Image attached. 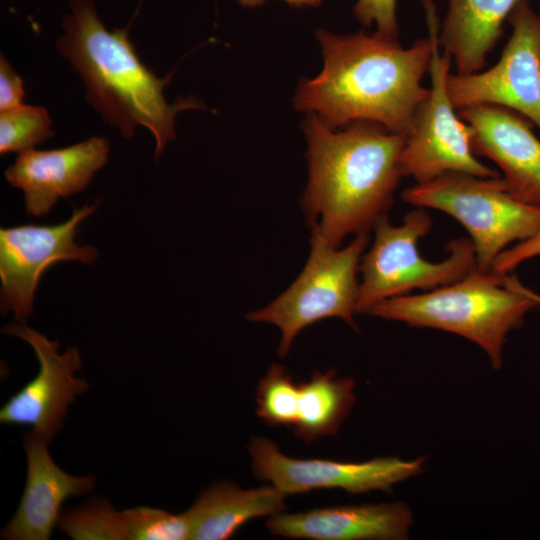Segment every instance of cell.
<instances>
[{
    "label": "cell",
    "mask_w": 540,
    "mask_h": 540,
    "mask_svg": "<svg viewBox=\"0 0 540 540\" xmlns=\"http://www.w3.org/2000/svg\"><path fill=\"white\" fill-rule=\"evenodd\" d=\"M109 150V141L102 137L61 149L32 148L19 153L4 175L24 192L26 213L41 217L49 214L59 198L83 190L107 162Z\"/></svg>",
    "instance_id": "14"
},
{
    "label": "cell",
    "mask_w": 540,
    "mask_h": 540,
    "mask_svg": "<svg viewBox=\"0 0 540 540\" xmlns=\"http://www.w3.org/2000/svg\"><path fill=\"white\" fill-rule=\"evenodd\" d=\"M471 129L473 153L495 162L508 192L540 207V140L532 123L521 114L496 105H477L458 111Z\"/></svg>",
    "instance_id": "13"
},
{
    "label": "cell",
    "mask_w": 540,
    "mask_h": 540,
    "mask_svg": "<svg viewBox=\"0 0 540 540\" xmlns=\"http://www.w3.org/2000/svg\"><path fill=\"white\" fill-rule=\"evenodd\" d=\"M48 442L35 431L23 438L27 479L18 509L1 531L5 540H48L60 518L63 502L88 494L94 478L73 476L59 468L48 451Z\"/></svg>",
    "instance_id": "15"
},
{
    "label": "cell",
    "mask_w": 540,
    "mask_h": 540,
    "mask_svg": "<svg viewBox=\"0 0 540 540\" xmlns=\"http://www.w3.org/2000/svg\"><path fill=\"white\" fill-rule=\"evenodd\" d=\"M286 496L271 484L243 489L231 482H215L186 511L190 539H229L255 518L284 512Z\"/></svg>",
    "instance_id": "17"
},
{
    "label": "cell",
    "mask_w": 540,
    "mask_h": 540,
    "mask_svg": "<svg viewBox=\"0 0 540 540\" xmlns=\"http://www.w3.org/2000/svg\"><path fill=\"white\" fill-rule=\"evenodd\" d=\"M412 525V512L401 502L282 512L266 521L273 535L313 540H402Z\"/></svg>",
    "instance_id": "16"
},
{
    "label": "cell",
    "mask_w": 540,
    "mask_h": 540,
    "mask_svg": "<svg viewBox=\"0 0 540 540\" xmlns=\"http://www.w3.org/2000/svg\"><path fill=\"white\" fill-rule=\"evenodd\" d=\"M354 388V379L339 377L334 369L315 371L308 381L299 383L294 434L306 443L335 435L356 402Z\"/></svg>",
    "instance_id": "19"
},
{
    "label": "cell",
    "mask_w": 540,
    "mask_h": 540,
    "mask_svg": "<svg viewBox=\"0 0 540 540\" xmlns=\"http://www.w3.org/2000/svg\"><path fill=\"white\" fill-rule=\"evenodd\" d=\"M58 527L75 540H130L120 512L102 499L64 512Z\"/></svg>",
    "instance_id": "20"
},
{
    "label": "cell",
    "mask_w": 540,
    "mask_h": 540,
    "mask_svg": "<svg viewBox=\"0 0 540 540\" xmlns=\"http://www.w3.org/2000/svg\"><path fill=\"white\" fill-rule=\"evenodd\" d=\"M239 4L245 7H256L262 5L266 0H235ZM291 6L301 8L303 6L317 7L321 4L322 0H284Z\"/></svg>",
    "instance_id": "27"
},
{
    "label": "cell",
    "mask_w": 540,
    "mask_h": 540,
    "mask_svg": "<svg viewBox=\"0 0 540 540\" xmlns=\"http://www.w3.org/2000/svg\"><path fill=\"white\" fill-rule=\"evenodd\" d=\"M2 332L23 339L33 348L39 371L1 408L0 421L32 426L49 443L61 429L69 405L89 387L85 379L74 376L82 368L78 349L73 346L60 354L57 341L49 340L24 322L7 324Z\"/></svg>",
    "instance_id": "12"
},
{
    "label": "cell",
    "mask_w": 540,
    "mask_h": 540,
    "mask_svg": "<svg viewBox=\"0 0 540 540\" xmlns=\"http://www.w3.org/2000/svg\"><path fill=\"white\" fill-rule=\"evenodd\" d=\"M368 241V234H359L339 249L331 246L319 229L312 228L310 255L299 277L269 305L246 316L250 321L271 323L281 330L280 357L288 354L300 331L317 321L338 317L355 327L357 272Z\"/></svg>",
    "instance_id": "7"
},
{
    "label": "cell",
    "mask_w": 540,
    "mask_h": 540,
    "mask_svg": "<svg viewBox=\"0 0 540 540\" xmlns=\"http://www.w3.org/2000/svg\"><path fill=\"white\" fill-rule=\"evenodd\" d=\"M70 7L56 44L59 53L83 79L87 101L123 137L132 138L137 126L153 134L157 160L175 138L176 114L202 108V102L190 97L167 103L163 91L173 72L157 77L138 57L128 29L107 30L92 0H72Z\"/></svg>",
    "instance_id": "3"
},
{
    "label": "cell",
    "mask_w": 540,
    "mask_h": 540,
    "mask_svg": "<svg viewBox=\"0 0 540 540\" xmlns=\"http://www.w3.org/2000/svg\"><path fill=\"white\" fill-rule=\"evenodd\" d=\"M354 16L364 26L375 23L378 33L398 38L396 0H357Z\"/></svg>",
    "instance_id": "24"
},
{
    "label": "cell",
    "mask_w": 540,
    "mask_h": 540,
    "mask_svg": "<svg viewBox=\"0 0 540 540\" xmlns=\"http://www.w3.org/2000/svg\"><path fill=\"white\" fill-rule=\"evenodd\" d=\"M514 282L516 286L523 291L525 294H527L529 297H531L534 301L537 302L538 305H540V295L532 291L531 289L524 286L515 276H513Z\"/></svg>",
    "instance_id": "28"
},
{
    "label": "cell",
    "mask_w": 540,
    "mask_h": 540,
    "mask_svg": "<svg viewBox=\"0 0 540 540\" xmlns=\"http://www.w3.org/2000/svg\"><path fill=\"white\" fill-rule=\"evenodd\" d=\"M248 450L255 475L286 495L316 489H343L351 494L392 487L424 471L425 458L402 460L377 457L365 462L328 459H296L266 437L251 439Z\"/></svg>",
    "instance_id": "11"
},
{
    "label": "cell",
    "mask_w": 540,
    "mask_h": 540,
    "mask_svg": "<svg viewBox=\"0 0 540 540\" xmlns=\"http://www.w3.org/2000/svg\"><path fill=\"white\" fill-rule=\"evenodd\" d=\"M96 204L74 208L71 217L57 225H19L0 229V306L19 322L33 311L39 279L52 264L64 260L92 263L96 248L75 242L78 226Z\"/></svg>",
    "instance_id": "10"
},
{
    "label": "cell",
    "mask_w": 540,
    "mask_h": 540,
    "mask_svg": "<svg viewBox=\"0 0 540 540\" xmlns=\"http://www.w3.org/2000/svg\"><path fill=\"white\" fill-rule=\"evenodd\" d=\"M25 95L23 82L8 60L0 58V111H6L22 105Z\"/></svg>",
    "instance_id": "26"
},
{
    "label": "cell",
    "mask_w": 540,
    "mask_h": 540,
    "mask_svg": "<svg viewBox=\"0 0 540 540\" xmlns=\"http://www.w3.org/2000/svg\"><path fill=\"white\" fill-rule=\"evenodd\" d=\"M536 306L516 286L513 276L476 269L430 292L382 301L367 314L465 337L488 354L493 368L500 369L507 334L520 328L527 312Z\"/></svg>",
    "instance_id": "4"
},
{
    "label": "cell",
    "mask_w": 540,
    "mask_h": 540,
    "mask_svg": "<svg viewBox=\"0 0 540 540\" xmlns=\"http://www.w3.org/2000/svg\"><path fill=\"white\" fill-rule=\"evenodd\" d=\"M522 0H448L438 42L458 74L484 69L503 33L504 22Z\"/></svg>",
    "instance_id": "18"
},
{
    "label": "cell",
    "mask_w": 540,
    "mask_h": 540,
    "mask_svg": "<svg viewBox=\"0 0 540 540\" xmlns=\"http://www.w3.org/2000/svg\"><path fill=\"white\" fill-rule=\"evenodd\" d=\"M299 384L284 366L272 364L259 381L256 394V413L270 426L291 427L296 423Z\"/></svg>",
    "instance_id": "21"
},
{
    "label": "cell",
    "mask_w": 540,
    "mask_h": 540,
    "mask_svg": "<svg viewBox=\"0 0 540 540\" xmlns=\"http://www.w3.org/2000/svg\"><path fill=\"white\" fill-rule=\"evenodd\" d=\"M426 14L431 57L428 66L431 87L426 99L417 108L406 135L400 164L403 176L417 183L431 181L445 173L458 172L485 178L500 177L482 164L473 153L471 129L456 114L446 89L452 58L440 52L439 19L432 0H422Z\"/></svg>",
    "instance_id": "8"
},
{
    "label": "cell",
    "mask_w": 540,
    "mask_h": 540,
    "mask_svg": "<svg viewBox=\"0 0 540 540\" xmlns=\"http://www.w3.org/2000/svg\"><path fill=\"white\" fill-rule=\"evenodd\" d=\"M507 21L512 33L497 63L471 74L449 73L447 93L457 111L501 106L540 129V14L522 0Z\"/></svg>",
    "instance_id": "9"
},
{
    "label": "cell",
    "mask_w": 540,
    "mask_h": 540,
    "mask_svg": "<svg viewBox=\"0 0 540 540\" xmlns=\"http://www.w3.org/2000/svg\"><path fill=\"white\" fill-rule=\"evenodd\" d=\"M540 255V230L512 248L505 249L495 259L490 271L507 275L519 264Z\"/></svg>",
    "instance_id": "25"
},
{
    "label": "cell",
    "mask_w": 540,
    "mask_h": 540,
    "mask_svg": "<svg viewBox=\"0 0 540 540\" xmlns=\"http://www.w3.org/2000/svg\"><path fill=\"white\" fill-rule=\"evenodd\" d=\"M431 218L422 208L409 212L399 226L382 216L374 225L375 239L363 256L357 313H366L378 303L406 295L414 289H435L453 283L477 269L471 239H453L449 256L441 262L425 260L418 241L431 228Z\"/></svg>",
    "instance_id": "6"
},
{
    "label": "cell",
    "mask_w": 540,
    "mask_h": 540,
    "mask_svg": "<svg viewBox=\"0 0 540 540\" xmlns=\"http://www.w3.org/2000/svg\"><path fill=\"white\" fill-rule=\"evenodd\" d=\"M46 108L20 105L0 114V152L21 153L53 136Z\"/></svg>",
    "instance_id": "22"
},
{
    "label": "cell",
    "mask_w": 540,
    "mask_h": 540,
    "mask_svg": "<svg viewBox=\"0 0 540 540\" xmlns=\"http://www.w3.org/2000/svg\"><path fill=\"white\" fill-rule=\"evenodd\" d=\"M316 35L324 66L316 77L302 80L295 107L332 129L371 121L406 136L429 94L421 81L430 62V37L403 48L397 38L377 31L340 36L317 29Z\"/></svg>",
    "instance_id": "1"
},
{
    "label": "cell",
    "mask_w": 540,
    "mask_h": 540,
    "mask_svg": "<svg viewBox=\"0 0 540 540\" xmlns=\"http://www.w3.org/2000/svg\"><path fill=\"white\" fill-rule=\"evenodd\" d=\"M402 198L459 221L470 234L481 272H489L509 244L526 240L540 230V207L513 197L500 177L449 172L406 188Z\"/></svg>",
    "instance_id": "5"
},
{
    "label": "cell",
    "mask_w": 540,
    "mask_h": 540,
    "mask_svg": "<svg viewBox=\"0 0 540 540\" xmlns=\"http://www.w3.org/2000/svg\"><path fill=\"white\" fill-rule=\"evenodd\" d=\"M130 540H186L190 539V524L186 511H168L138 506L120 512Z\"/></svg>",
    "instance_id": "23"
},
{
    "label": "cell",
    "mask_w": 540,
    "mask_h": 540,
    "mask_svg": "<svg viewBox=\"0 0 540 540\" xmlns=\"http://www.w3.org/2000/svg\"><path fill=\"white\" fill-rule=\"evenodd\" d=\"M303 128L309 180L302 204L308 221L333 247L348 235L368 234L386 215L404 177L406 136L371 121L335 131L313 113Z\"/></svg>",
    "instance_id": "2"
}]
</instances>
